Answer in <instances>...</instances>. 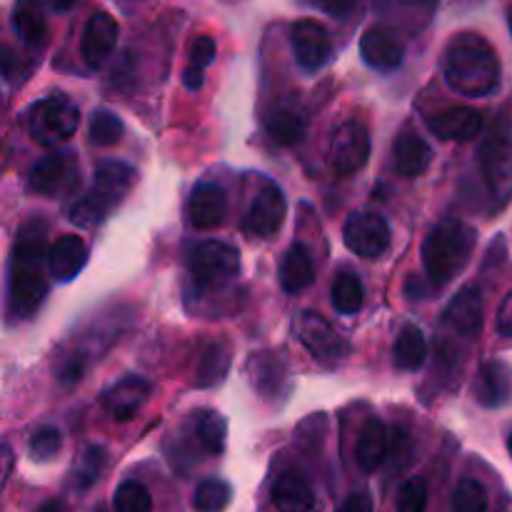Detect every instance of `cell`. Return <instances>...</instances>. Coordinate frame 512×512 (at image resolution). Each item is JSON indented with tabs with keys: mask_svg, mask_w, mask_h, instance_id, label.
<instances>
[{
	"mask_svg": "<svg viewBox=\"0 0 512 512\" xmlns=\"http://www.w3.org/2000/svg\"><path fill=\"white\" fill-rule=\"evenodd\" d=\"M48 253H45V225L30 220L15 238L8 265V315L10 320L33 318L48 295Z\"/></svg>",
	"mask_w": 512,
	"mask_h": 512,
	"instance_id": "cell-1",
	"label": "cell"
},
{
	"mask_svg": "<svg viewBox=\"0 0 512 512\" xmlns=\"http://www.w3.org/2000/svg\"><path fill=\"white\" fill-rule=\"evenodd\" d=\"M445 83L465 98H488L500 85V63L493 45L478 33H460L443 55Z\"/></svg>",
	"mask_w": 512,
	"mask_h": 512,
	"instance_id": "cell-2",
	"label": "cell"
},
{
	"mask_svg": "<svg viewBox=\"0 0 512 512\" xmlns=\"http://www.w3.org/2000/svg\"><path fill=\"white\" fill-rule=\"evenodd\" d=\"M475 230L463 220H443L428 233L423 243V268L435 288L453 283L475 250Z\"/></svg>",
	"mask_w": 512,
	"mask_h": 512,
	"instance_id": "cell-3",
	"label": "cell"
},
{
	"mask_svg": "<svg viewBox=\"0 0 512 512\" xmlns=\"http://www.w3.org/2000/svg\"><path fill=\"white\" fill-rule=\"evenodd\" d=\"M138 183V170L120 160H105L98 165L93 178V188L70 208V223L80 228H95L103 223L113 208H118L125 195Z\"/></svg>",
	"mask_w": 512,
	"mask_h": 512,
	"instance_id": "cell-4",
	"label": "cell"
},
{
	"mask_svg": "<svg viewBox=\"0 0 512 512\" xmlns=\"http://www.w3.org/2000/svg\"><path fill=\"white\" fill-rule=\"evenodd\" d=\"M480 170L493 208H505L512 200V130L505 120L490 128L480 143Z\"/></svg>",
	"mask_w": 512,
	"mask_h": 512,
	"instance_id": "cell-5",
	"label": "cell"
},
{
	"mask_svg": "<svg viewBox=\"0 0 512 512\" xmlns=\"http://www.w3.org/2000/svg\"><path fill=\"white\" fill-rule=\"evenodd\" d=\"M190 280L203 293H215L240 275V255L233 245L220 240H203L188 250Z\"/></svg>",
	"mask_w": 512,
	"mask_h": 512,
	"instance_id": "cell-6",
	"label": "cell"
},
{
	"mask_svg": "<svg viewBox=\"0 0 512 512\" xmlns=\"http://www.w3.org/2000/svg\"><path fill=\"white\" fill-rule=\"evenodd\" d=\"M80 125V110L68 95L55 93L38 100L25 110V128L30 138L40 145L65 143L75 135Z\"/></svg>",
	"mask_w": 512,
	"mask_h": 512,
	"instance_id": "cell-7",
	"label": "cell"
},
{
	"mask_svg": "<svg viewBox=\"0 0 512 512\" xmlns=\"http://www.w3.org/2000/svg\"><path fill=\"white\" fill-rule=\"evenodd\" d=\"M295 335L313 360L323 368H338L348 355V340L315 310H305L295 320Z\"/></svg>",
	"mask_w": 512,
	"mask_h": 512,
	"instance_id": "cell-8",
	"label": "cell"
},
{
	"mask_svg": "<svg viewBox=\"0 0 512 512\" xmlns=\"http://www.w3.org/2000/svg\"><path fill=\"white\" fill-rule=\"evenodd\" d=\"M80 180V163L73 150H55L30 168L28 188L43 198H60L75 190Z\"/></svg>",
	"mask_w": 512,
	"mask_h": 512,
	"instance_id": "cell-9",
	"label": "cell"
},
{
	"mask_svg": "<svg viewBox=\"0 0 512 512\" xmlns=\"http://www.w3.org/2000/svg\"><path fill=\"white\" fill-rule=\"evenodd\" d=\"M370 160V135L365 125L343 123L335 130L333 140H330V153L328 163L335 175L340 178H350V175L360 173Z\"/></svg>",
	"mask_w": 512,
	"mask_h": 512,
	"instance_id": "cell-10",
	"label": "cell"
},
{
	"mask_svg": "<svg viewBox=\"0 0 512 512\" xmlns=\"http://www.w3.org/2000/svg\"><path fill=\"white\" fill-rule=\"evenodd\" d=\"M285 210H288V205H285L283 190L273 180L263 178L248 213H245V235L248 238H273L280 230V225H283Z\"/></svg>",
	"mask_w": 512,
	"mask_h": 512,
	"instance_id": "cell-11",
	"label": "cell"
},
{
	"mask_svg": "<svg viewBox=\"0 0 512 512\" xmlns=\"http://www.w3.org/2000/svg\"><path fill=\"white\" fill-rule=\"evenodd\" d=\"M343 240L360 258H380L390 248V225L378 213H353L345 220Z\"/></svg>",
	"mask_w": 512,
	"mask_h": 512,
	"instance_id": "cell-12",
	"label": "cell"
},
{
	"mask_svg": "<svg viewBox=\"0 0 512 512\" xmlns=\"http://www.w3.org/2000/svg\"><path fill=\"white\" fill-rule=\"evenodd\" d=\"M290 45H293L295 60L303 70H320L323 65H328L330 55H333V43H330V35L318 20L303 18L298 23H293L290 28Z\"/></svg>",
	"mask_w": 512,
	"mask_h": 512,
	"instance_id": "cell-13",
	"label": "cell"
},
{
	"mask_svg": "<svg viewBox=\"0 0 512 512\" xmlns=\"http://www.w3.org/2000/svg\"><path fill=\"white\" fill-rule=\"evenodd\" d=\"M185 213H188L190 225L195 230L220 228L225 223V215H228V195L218 183L203 180V183L190 190Z\"/></svg>",
	"mask_w": 512,
	"mask_h": 512,
	"instance_id": "cell-14",
	"label": "cell"
},
{
	"mask_svg": "<svg viewBox=\"0 0 512 512\" xmlns=\"http://www.w3.org/2000/svg\"><path fill=\"white\" fill-rule=\"evenodd\" d=\"M153 395V385L148 383L140 375H128V378L118 380L115 385H110L103 395V408L108 410V415L120 423H128L138 415V410Z\"/></svg>",
	"mask_w": 512,
	"mask_h": 512,
	"instance_id": "cell-15",
	"label": "cell"
},
{
	"mask_svg": "<svg viewBox=\"0 0 512 512\" xmlns=\"http://www.w3.org/2000/svg\"><path fill=\"white\" fill-rule=\"evenodd\" d=\"M360 55H363L365 65H370L373 70L393 73L403 65L405 48L398 35H395V30L375 25V28L365 30L363 38H360Z\"/></svg>",
	"mask_w": 512,
	"mask_h": 512,
	"instance_id": "cell-16",
	"label": "cell"
},
{
	"mask_svg": "<svg viewBox=\"0 0 512 512\" xmlns=\"http://www.w3.org/2000/svg\"><path fill=\"white\" fill-rule=\"evenodd\" d=\"M445 325L463 338H478L483 330V293L478 285H465L448 303L443 315Z\"/></svg>",
	"mask_w": 512,
	"mask_h": 512,
	"instance_id": "cell-17",
	"label": "cell"
},
{
	"mask_svg": "<svg viewBox=\"0 0 512 512\" xmlns=\"http://www.w3.org/2000/svg\"><path fill=\"white\" fill-rule=\"evenodd\" d=\"M430 133L440 140H450V143H460V140H473L483 130V113L475 108H465V105H453L440 113L428 115L425 120Z\"/></svg>",
	"mask_w": 512,
	"mask_h": 512,
	"instance_id": "cell-18",
	"label": "cell"
},
{
	"mask_svg": "<svg viewBox=\"0 0 512 512\" xmlns=\"http://www.w3.org/2000/svg\"><path fill=\"white\" fill-rule=\"evenodd\" d=\"M473 395L483 408H505L512 400V368L503 360H488L475 375Z\"/></svg>",
	"mask_w": 512,
	"mask_h": 512,
	"instance_id": "cell-19",
	"label": "cell"
},
{
	"mask_svg": "<svg viewBox=\"0 0 512 512\" xmlns=\"http://www.w3.org/2000/svg\"><path fill=\"white\" fill-rule=\"evenodd\" d=\"M118 43V23L110 13H95L85 23L83 43H80V55H83L88 68H100L108 60V55Z\"/></svg>",
	"mask_w": 512,
	"mask_h": 512,
	"instance_id": "cell-20",
	"label": "cell"
},
{
	"mask_svg": "<svg viewBox=\"0 0 512 512\" xmlns=\"http://www.w3.org/2000/svg\"><path fill=\"white\" fill-rule=\"evenodd\" d=\"M273 505L280 512H310L315 508V490L300 470H285L270 490Z\"/></svg>",
	"mask_w": 512,
	"mask_h": 512,
	"instance_id": "cell-21",
	"label": "cell"
},
{
	"mask_svg": "<svg viewBox=\"0 0 512 512\" xmlns=\"http://www.w3.org/2000/svg\"><path fill=\"white\" fill-rule=\"evenodd\" d=\"M250 380H253L255 390L263 395L265 400H273V403H280V400L288 395L290 390V378L288 368H285L283 360L273 358V355H253L248 365Z\"/></svg>",
	"mask_w": 512,
	"mask_h": 512,
	"instance_id": "cell-22",
	"label": "cell"
},
{
	"mask_svg": "<svg viewBox=\"0 0 512 512\" xmlns=\"http://www.w3.org/2000/svg\"><path fill=\"white\" fill-rule=\"evenodd\" d=\"M88 263V245L80 235H60L48 250L50 275L60 283H70L80 275V270Z\"/></svg>",
	"mask_w": 512,
	"mask_h": 512,
	"instance_id": "cell-23",
	"label": "cell"
},
{
	"mask_svg": "<svg viewBox=\"0 0 512 512\" xmlns=\"http://www.w3.org/2000/svg\"><path fill=\"white\" fill-rule=\"evenodd\" d=\"M430 160H433V150L413 130H405L395 138L393 143V168L400 178H418L428 170Z\"/></svg>",
	"mask_w": 512,
	"mask_h": 512,
	"instance_id": "cell-24",
	"label": "cell"
},
{
	"mask_svg": "<svg viewBox=\"0 0 512 512\" xmlns=\"http://www.w3.org/2000/svg\"><path fill=\"white\" fill-rule=\"evenodd\" d=\"M305 130H308V120L298 105L283 103L270 110L265 118V133L275 145H283V148L298 145L305 138Z\"/></svg>",
	"mask_w": 512,
	"mask_h": 512,
	"instance_id": "cell-25",
	"label": "cell"
},
{
	"mask_svg": "<svg viewBox=\"0 0 512 512\" xmlns=\"http://www.w3.org/2000/svg\"><path fill=\"white\" fill-rule=\"evenodd\" d=\"M315 280V260L305 245L295 243L285 250L280 260V288L288 295L310 288Z\"/></svg>",
	"mask_w": 512,
	"mask_h": 512,
	"instance_id": "cell-26",
	"label": "cell"
},
{
	"mask_svg": "<svg viewBox=\"0 0 512 512\" xmlns=\"http://www.w3.org/2000/svg\"><path fill=\"white\" fill-rule=\"evenodd\" d=\"M15 35L28 48H43L48 40V20L38 0H15L13 15H10Z\"/></svg>",
	"mask_w": 512,
	"mask_h": 512,
	"instance_id": "cell-27",
	"label": "cell"
},
{
	"mask_svg": "<svg viewBox=\"0 0 512 512\" xmlns=\"http://www.w3.org/2000/svg\"><path fill=\"white\" fill-rule=\"evenodd\" d=\"M390 450V433L385 428L383 420L370 418L368 423L360 428L358 435V448H355V458H358L360 470L365 473H373L380 465L385 463Z\"/></svg>",
	"mask_w": 512,
	"mask_h": 512,
	"instance_id": "cell-28",
	"label": "cell"
},
{
	"mask_svg": "<svg viewBox=\"0 0 512 512\" xmlns=\"http://www.w3.org/2000/svg\"><path fill=\"white\" fill-rule=\"evenodd\" d=\"M393 358L395 365L405 373H415V370L423 368L425 360H428V343H425V335L418 325H405L400 330L398 340H395Z\"/></svg>",
	"mask_w": 512,
	"mask_h": 512,
	"instance_id": "cell-29",
	"label": "cell"
},
{
	"mask_svg": "<svg viewBox=\"0 0 512 512\" xmlns=\"http://www.w3.org/2000/svg\"><path fill=\"white\" fill-rule=\"evenodd\" d=\"M230 345L228 343H208L200 350L198 370H195V385L200 388H213L223 383L230 368Z\"/></svg>",
	"mask_w": 512,
	"mask_h": 512,
	"instance_id": "cell-30",
	"label": "cell"
},
{
	"mask_svg": "<svg viewBox=\"0 0 512 512\" xmlns=\"http://www.w3.org/2000/svg\"><path fill=\"white\" fill-rule=\"evenodd\" d=\"M195 438L208 455H223L225 440H228V423L218 410H200V413H195Z\"/></svg>",
	"mask_w": 512,
	"mask_h": 512,
	"instance_id": "cell-31",
	"label": "cell"
},
{
	"mask_svg": "<svg viewBox=\"0 0 512 512\" xmlns=\"http://www.w3.org/2000/svg\"><path fill=\"white\" fill-rule=\"evenodd\" d=\"M215 53H218V45L210 35H198L190 45L188 55V68L183 73V83L188 90H200L205 83V68L215 60Z\"/></svg>",
	"mask_w": 512,
	"mask_h": 512,
	"instance_id": "cell-32",
	"label": "cell"
},
{
	"mask_svg": "<svg viewBox=\"0 0 512 512\" xmlns=\"http://www.w3.org/2000/svg\"><path fill=\"white\" fill-rule=\"evenodd\" d=\"M363 298H365V290L358 275L340 273L338 278H335L333 293H330L335 313L355 315L360 308H363Z\"/></svg>",
	"mask_w": 512,
	"mask_h": 512,
	"instance_id": "cell-33",
	"label": "cell"
},
{
	"mask_svg": "<svg viewBox=\"0 0 512 512\" xmlns=\"http://www.w3.org/2000/svg\"><path fill=\"white\" fill-rule=\"evenodd\" d=\"M233 500V488L220 478H208L195 488V512H223Z\"/></svg>",
	"mask_w": 512,
	"mask_h": 512,
	"instance_id": "cell-34",
	"label": "cell"
},
{
	"mask_svg": "<svg viewBox=\"0 0 512 512\" xmlns=\"http://www.w3.org/2000/svg\"><path fill=\"white\" fill-rule=\"evenodd\" d=\"M105 463H108V453H105V448H100V445H88L73 470L75 490L93 488V485L98 483L100 475H103Z\"/></svg>",
	"mask_w": 512,
	"mask_h": 512,
	"instance_id": "cell-35",
	"label": "cell"
},
{
	"mask_svg": "<svg viewBox=\"0 0 512 512\" xmlns=\"http://www.w3.org/2000/svg\"><path fill=\"white\" fill-rule=\"evenodd\" d=\"M125 133L123 120L118 118L110 110H95L93 118H90L88 125V138L93 145H100V148H110V145H118L120 138Z\"/></svg>",
	"mask_w": 512,
	"mask_h": 512,
	"instance_id": "cell-36",
	"label": "cell"
},
{
	"mask_svg": "<svg viewBox=\"0 0 512 512\" xmlns=\"http://www.w3.org/2000/svg\"><path fill=\"white\" fill-rule=\"evenodd\" d=\"M115 512H153V498L138 480H125L113 495Z\"/></svg>",
	"mask_w": 512,
	"mask_h": 512,
	"instance_id": "cell-37",
	"label": "cell"
},
{
	"mask_svg": "<svg viewBox=\"0 0 512 512\" xmlns=\"http://www.w3.org/2000/svg\"><path fill=\"white\" fill-rule=\"evenodd\" d=\"M488 490L475 478H463L453 493V512H488Z\"/></svg>",
	"mask_w": 512,
	"mask_h": 512,
	"instance_id": "cell-38",
	"label": "cell"
},
{
	"mask_svg": "<svg viewBox=\"0 0 512 512\" xmlns=\"http://www.w3.org/2000/svg\"><path fill=\"white\" fill-rule=\"evenodd\" d=\"M60 448H63V435L53 425L35 430L33 438H30V455H33V460H40V463L53 460L60 453Z\"/></svg>",
	"mask_w": 512,
	"mask_h": 512,
	"instance_id": "cell-39",
	"label": "cell"
},
{
	"mask_svg": "<svg viewBox=\"0 0 512 512\" xmlns=\"http://www.w3.org/2000/svg\"><path fill=\"white\" fill-rule=\"evenodd\" d=\"M425 508H428V485H425V480H405L398 493V512H425Z\"/></svg>",
	"mask_w": 512,
	"mask_h": 512,
	"instance_id": "cell-40",
	"label": "cell"
},
{
	"mask_svg": "<svg viewBox=\"0 0 512 512\" xmlns=\"http://www.w3.org/2000/svg\"><path fill=\"white\" fill-rule=\"evenodd\" d=\"M388 458L393 460L395 470H405L410 465V460H413V440H410V435L405 433V430H393V435H390Z\"/></svg>",
	"mask_w": 512,
	"mask_h": 512,
	"instance_id": "cell-41",
	"label": "cell"
},
{
	"mask_svg": "<svg viewBox=\"0 0 512 512\" xmlns=\"http://www.w3.org/2000/svg\"><path fill=\"white\" fill-rule=\"evenodd\" d=\"M83 373H85L83 358L75 355V358H68L63 365H60L58 383L63 385V388H73V385H78L80 380H83Z\"/></svg>",
	"mask_w": 512,
	"mask_h": 512,
	"instance_id": "cell-42",
	"label": "cell"
},
{
	"mask_svg": "<svg viewBox=\"0 0 512 512\" xmlns=\"http://www.w3.org/2000/svg\"><path fill=\"white\" fill-rule=\"evenodd\" d=\"M390 5L398 10H403V13H410V15H423L425 20L430 18V15L438 10L440 0H390Z\"/></svg>",
	"mask_w": 512,
	"mask_h": 512,
	"instance_id": "cell-43",
	"label": "cell"
},
{
	"mask_svg": "<svg viewBox=\"0 0 512 512\" xmlns=\"http://www.w3.org/2000/svg\"><path fill=\"white\" fill-rule=\"evenodd\" d=\"M308 5H313V8L323 10V13L333 15V18H340V15H348L350 10L355 8V3L358 0H305Z\"/></svg>",
	"mask_w": 512,
	"mask_h": 512,
	"instance_id": "cell-44",
	"label": "cell"
},
{
	"mask_svg": "<svg viewBox=\"0 0 512 512\" xmlns=\"http://www.w3.org/2000/svg\"><path fill=\"white\" fill-rule=\"evenodd\" d=\"M495 328H498L500 338L510 340V343H512V290L508 295H505L503 305H500L498 323H495Z\"/></svg>",
	"mask_w": 512,
	"mask_h": 512,
	"instance_id": "cell-45",
	"label": "cell"
},
{
	"mask_svg": "<svg viewBox=\"0 0 512 512\" xmlns=\"http://www.w3.org/2000/svg\"><path fill=\"white\" fill-rule=\"evenodd\" d=\"M338 512H373V498H370L365 490H360V493H350L348 498L343 500V505H340Z\"/></svg>",
	"mask_w": 512,
	"mask_h": 512,
	"instance_id": "cell-46",
	"label": "cell"
},
{
	"mask_svg": "<svg viewBox=\"0 0 512 512\" xmlns=\"http://www.w3.org/2000/svg\"><path fill=\"white\" fill-rule=\"evenodd\" d=\"M35 512H70V510H68V505L63 503V500H48V503L40 505V508Z\"/></svg>",
	"mask_w": 512,
	"mask_h": 512,
	"instance_id": "cell-47",
	"label": "cell"
},
{
	"mask_svg": "<svg viewBox=\"0 0 512 512\" xmlns=\"http://www.w3.org/2000/svg\"><path fill=\"white\" fill-rule=\"evenodd\" d=\"M45 3H48L53 10H60V13H65V10L73 8L75 0H45Z\"/></svg>",
	"mask_w": 512,
	"mask_h": 512,
	"instance_id": "cell-48",
	"label": "cell"
},
{
	"mask_svg": "<svg viewBox=\"0 0 512 512\" xmlns=\"http://www.w3.org/2000/svg\"><path fill=\"white\" fill-rule=\"evenodd\" d=\"M508 28H510V35H512V5L508 8Z\"/></svg>",
	"mask_w": 512,
	"mask_h": 512,
	"instance_id": "cell-49",
	"label": "cell"
},
{
	"mask_svg": "<svg viewBox=\"0 0 512 512\" xmlns=\"http://www.w3.org/2000/svg\"><path fill=\"white\" fill-rule=\"evenodd\" d=\"M508 450H510V455H512V433H510V438H508Z\"/></svg>",
	"mask_w": 512,
	"mask_h": 512,
	"instance_id": "cell-50",
	"label": "cell"
},
{
	"mask_svg": "<svg viewBox=\"0 0 512 512\" xmlns=\"http://www.w3.org/2000/svg\"><path fill=\"white\" fill-rule=\"evenodd\" d=\"M95 512H105V510H103V508H98V510H95Z\"/></svg>",
	"mask_w": 512,
	"mask_h": 512,
	"instance_id": "cell-51",
	"label": "cell"
}]
</instances>
